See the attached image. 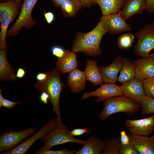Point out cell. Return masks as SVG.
<instances>
[{"label":"cell","mask_w":154,"mask_h":154,"mask_svg":"<svg viewBox=\"0 0 154 154\" xmlns=\"http://www.w3.org/2000/svg\"><path fill=\"white\" fill-rule=\"evenodd\" d=\"M21 103L20 102H15L10 101L3 98L1 104V107H5L7 109L11 110L15 106Z\"/></svg>","instance_id":"d6a6232c"},{"label":"cell","mask_w":154,"mask_h":154,"mask_svg":"<svg viewBox=\"0 0 154 154\" xmlns=\"http://www.w3.org/2000/svg\"><path fill=\"white\" fill-rule=\"evenodd\" d=\"M44 16L46 20L49 24H51L54 21V15L52 12H44Z\"/></svg>","instance_id":"8d00e7d4"},{"label":"cell","mask_w":154,"mask_h":154,"mask_svg":"<svg viewBox=\"0 0 154 154\" xmlns=\"http://www.w3.org/2000/svg\"><path fill=\"white\" fill-rule=\"evenodd\" d=\"M68 73L67 85L72 92L79 93L85 89L87 79L84 71L76 68Z\"/></svg>","instance_id":"2e32d148"},{"label":"cell","mask_w":154,"mask_h":154,"mask_svg":"<svg viewBox=\"0 0 154 154\" xmlns=\"http://www.w3.org/2000/svg\"><path fill=\"white\" fill-rule=\"evenodd\" d=\"M82 145V147L77 151L76 154H100L103 148V141L92 135L85 141Z\"/></svg>","instance_id":"ffe728a7"},{"label":"cell","mask_w":154,"mask_h":154,"mask_svg":"<svg viewBox=\"0 0 154 154\" xmlns=\"http://www.w3.org/2000/svg\"><path fill=\"white\" fill-rule=\"evenodd\" d=\"M148 57L152 58L154 60V52L151 54H150Z\"/></svg>","instance_id":"f6af8a7d"},{"label":"cell","mask_w":154,"mask_h":154,"mask_svg":"<svg viewBox=\"0 0 154 154\" xmlns=\"http://www.w3.org/2000/svg\"><path fill=\"white\" fill-rule=\"evenodd\" d=\"M76 54L69 50H66L64 56L58 58L56 62V68L61 74L69 73L77 68L78 65Z\"/></svg>","instance_id":"ac0fdd59"},{"label":"cell","mask_w":154,"mask_h":154,"mask_svg":"<svg viewBox=\"0 0 154 154\" xmlns=\"http://www.w3.org/2000/svg\"><path fill=\"white\" fill-rule=\"evenodd\" d=\"M37 1L23 0L18 18L13 26L8 30L7 37L16 36L23 27L29 29L35 25L36 21L32 16V13Z\"/></svg>","instance_id":"8992f818"},{"label":"cell","mask_w":154,"mask_h":154,"mask_svg":"<svg viewBox=\"0 0 154 154\" xmlns=\"http://www.w3.org/2000/svg\"><path fill=\"white\" fill-rule=\"evenodd\" d=\"M143 82L146 96L154 99V77L146 78Z\"/></svg>","instance_id":"f1b7e54d"},{"label":"cell","mask_w":154,"mask_h":154,"mask_svg":"<svg viewBox=\"0 0 154 154\" xmlns=\"http://www.w3.org/2000/svg\"><path fill=\"white\" fill-rule=\"evenodd\" d=\"M20 2L6 1L0 3V50L7 48L6 38L7 28L19 13Z\"/></svg>","instance_id":"5b68a950"},{"label":"cell","mask_w":154,"mask_h":154,"mask_svg":"<svg viewBox=\"0 0 154 154\" xmlns=\"http://www.w3.org/2000/svg\"><path fill=\"white\" fill-rule=\"evenodd\" d=\"M141 104V115L154 114V99L146 96Z\"/></svg>","instance_id":"83f0119b"},{"label":"cell","mask_w":154,"mask_h":154,"mask_svg":"<svg viewBox=\"0 0 154 154\" xmlns=\"http://www.w3.org/2000/svg\"><path fill=\"white\" fill-rule=\"evenodd\" d=\"M133 62L135 70V78L143 81L146 78L154 77V60L152 58H139Z\"/></svg>","instance_id":"9a60e30c"},{"label":"cell","mask_w":154,"mask_h":154,"mask_svg":"<svg viewBox=\"0 0 154 154\" xmlns=\"http://www.w3.org/2000/svg\"><path fill=\"white\" fill-rule=\"evenodd\" d=\"M6 1H13L21 2L22 0H5Z\"/></svg>","instance_id":"bcb514c9"},{"label":"cell","mask_w":154,"mask_h":154,"mask_svg":"<svg viewBox=\"0 0 154 154\" xmlns=\"http://www.w3.org/2000/svg\"><path fill=\"white\" fill-rule=\"evenodd\" d=\"M103 102L104 108L99 116L102 120L106 119L112 114L119 112L132 115L138 112L141 108V104L124 95L109 98Z\"/></svg>","instance_id":"3957f363"},{"label":"cell","mask_w":154,"mask_h":154,"mask_svg":"<svg viewBox=\"0 0 154 154\" xmlns=\"http://www.w3.org/2000/svg\"><path fill=\"white\" fill-rule=\"evenodd\" d=\"M119 138L120 143L123 145H126L130 143L129 135L124 131L120 132V137Z\"/></svg>","instance_id":"e575fe53"},{"label":"cell","mask_w":154,"mask_h":154,"mask_svg":"<svg viewBox=\"0 0 154 154\" xmlns=\"http://www.w3.org/2000/svg\"><path fill=\"white\" fill-rule=\"evenodd\" d=\"M145 10L150 13H154V0H146Z\"/></svg>","instance_id":"d590c367"},{"label":"cell","mask_w":154,"mask_h":154,"mask_svg":"<svg viewBox=\"0 0 154 154\" xmlns=\"http://www.w3.org/2000/svg\"><path fill=\"white\" fill-rule=\"evenodd\" d=\"M3 97L2 96V90L1 88L0 89V108H1V104Z\"/></svg>","instance_id":"7bdbcfd3"},{"label":"cell","mask_w":154,"mask_h":154,"mask_svg":"<svg viewBox=\"0 0 154 154\" xmlns=\"http://www.w3.org/2000/svg\"><path fill=\"white\" fill-rule=\"evenodd\" d=\"M49 72H41L38 73L36 76V79L38 82H42L45 80L47 78Z\"/></svg>","instance_id":"74e56055"},{"label":"cell","mask_w":154,"mask_h":154,"mask_svg":"<svg viewBox=\"0 0 154 154\" xmlns=\"http://www.w3.org/2000/svg\"><path fill=\"white\" fill-rule=\"evenodd\" d=\"M36 131L35 128L30 127L23 130L9 131L2 133L0 136V152L3 153L12 149Z\"/></svg>","instance_id":"ba28073f"},{"label":"cell","mask_w":154,"mask_h":154,"mask_svg":"<svg viewBox=\"0 0 154 154\" xmlns=\"http://www.w3.org/2000/svg\"><path fill=\"white\" fill-rule=\"evenodd\" d=\"M121 88L123 95L138 103L141 104L146 96L143 81L136 78L122 83Z\"/></svg>","instance_id":"7c38bea8"},{"label":"cell","mask_w":154,"mask_h":154,"mask_svg":"<svg viewBox=\"0 0 154 154\" xmlns=\"http://www.w3.org/2000/svg\"><path fill=\"white\" fill-rule=\"evenodd\" d=\"M135 37L133 34L128 33L119 36L117 39L118 48L122 49H128L132 46Z\"/></svg>","instance_id":"4316f807"},{"label":"cell","mask_w":154,"mask_h":154,"mask_svg":"<svg viewBox=\"0 0 154 154\" xmlns=\"http://www.w3.org/2000/svg\"><path fill=\"white\" fill-rule=\"evenodd\" d=\"M106 33L112 34H118L131 31L130 26L127 23L120 12L110 15H103L99 21Z\"/></svg>","instance_id":"30bf717a"},{"label":"cell","mask_w":154,"mask_h":154,"mask_svg":"<svg viewBox=\"0 0 154 154\" xmlns=\"http://www.w3.org/2000/svg\"><path fill=\"white\" fill-rule=\"evenodd\" d=\"M66 50L61 46L56 45L53 46L51 48L52 54L58 58L62 57L65 54Z\"/></svg>","instance_id":"1f68e13d"},{"label":"cell","mask_w":154,"mask_h":154,"mask_svg":"<svg viewBox=\"0 0 154 154\" xmlns=\"http://www.w3.org/2000/svg\"><path fill=\"white\" fill-rule=\"evenodd\" d=\"M125 0H96L100 7L103 15L119 12L123 7Z\"/></svg>","instance_id":"603a6c76"},{"label":"cell","mask_w":154,"mask_h":154,"mask_svg":"<svg viewBox=\"0 0 154 154\" xmlns=\"http://www.w3.org/2000/svg\"><path fill=\"white\" fill-rule=\"evenodd\" d=\"M135 36L138 42L134 46L135 54L143 58L148 57L150 51L154 49V22L139 30Z\"/></svg>","instance_id":"52a82bcc"},{"label":"cell","mask_w":154,"mask_h":154,"mask_svg":"<svg viewBox=\"0 0 154 154\" xmlns=\"http://www.w3.org/2000/svg\"><path fill=\"white\" fill-rule=\"evenodd\" d=\"M118 78V82L122 84L135 78V70L133 62L128 58H122V67Z\"/></svg>","instance_id":"cb8c5ba5"},{"label":"cell","mask_w":154,"mask_h":154,"mask_svg":"<svg viewBox=\"0 0 154 154\" xmlns=\"http://www.w3.org/2000/svg\"><path fill=\"white\" fill-rule=\"evenodd\" d=\"M26 74L25 70L22 68H19L16 72V77L19 78H22L24 77Z\"/></svg>","instance_id":"60d3db41"},{"label":"cell","mask_w":154,"mask_h":154,"mask_svg":"<svg viewBox=\"0 0 154 154\" xmlns=\"http://www.w3.org/2000/svg\"><path fill=\"white\" fill-rule=\"evenodd\" d=\"M39 98L42 103L46 104H47L49 101V96L45 92H43L40 93Z\"/></svg>","instance_id":"f35d334b"},{"label":"cell","mask_w":154,"mask_h":154,"mask_svg":"<svg viewBox=\"0 0 154 154\" xmlns=\"http://www.w3.org/2000/svg\"><path fill=\"white\" fill-rule=\"evenodd\" d=\"M79 0H66L60 7L65 17H75L78 11L82 7Z\"/></svg>","instance_id":"d4e9b609"},{"label":"cell","mask_w":154,"mask_h":154,"mask_svg":"<svg viewBox=\"0 0 154 154\" xmlns=\"http://www.w3.org/2000/svg\"><path fill=\"white\" fill-rule=\"evenodd\" d=\"M125 124L131 134L148 136L154 130V115L142 119H127Z\"/></svg>","instance_id":"8fae6325"},{"label":"cell","mask_w":154,"mask_h":154,"mask_svg":"<svg viewBox=\"0 0 154 154\" xmlns=\"http://www.w3.org/2000/svg\"><path fill=\"white\" fill-rule=\"evenodd\" d=\"M16 73L7 60L6 50H0V80L1 81L7 80L15 81Z\"/></svg>","instance_id":"44dd1931"},{"label":"cell","mask_w":154,"mask_h":154,"mask_svg":"<svg viewBox=\"0 0 154 154\" xmlns=\"http://www.w3.org/2000/svg\"><path fill=\"white\" fill-rule=\"evenodd\" d=\"M119 154H139L131 143L126 145H123L120 143Z\"/></svg>","instance_id":"4dcf8cb0"},{"label":"cell","mask_w":154,"mask_h":154,"mask_svg":"<svg viewBox=\"0 0 154 154\" xmlns=\"http://www.w3.org/2000/svg\"><path fill=\"white\" fill-rule=\"evenodd\" d=\"M61 73L56 68L49 72L47 78L44 81L37 82L35 87L40 94L45 92L49 96V101L52 103L53 110L56 115L58 124L63 123L59 104L60 94L64 85L61 80Z\"/></svg>","instance_id":"7a4b0ae2"},{"label":"cell","mask_w":154,"mask_h":154,"mask_svg":"<svg viewBox=\"0 0 154 154\" xmlns=\"http://www.w3.org/2000/svg\"><path fill=\"white\" fill-rule=\"evenodd\" d=\"M130 141L139 154H154V143L147 136L128 134Z\"/></svg>","instance_id":"e0dca14e"},{"label":"cell","mask_w":154,"mask_h":154,"mask_svg":"<svg viewBox=\"0 0 154 154\" xmlns=\"http://www.w3.org/2000/svg\"><path fill=\"white\" fill-rule=\"evenodd\" d=\"M146 7V0H125L120 13L125 21L135 14L141 13Z\"/></svg>","instance_id":"d6986e66"},{"label":"cell","mask_w":154,"mask_h":154,"mask_svg":"<svg viewBox=\"0 0 154 154\" xmlns=\"http://www.w3.org/2000/svg\"><path fill=\"white\" fill-rule=\"evenodd\" d=\"M54 5L58 7H60L66 0H52Z\"/></svg>","instance_id":"b9f144b4"},{"label":"cell","mask_w":154,"mask_h":154,"mask_svg":"<svg viewBox=\"0 0 154 154\" xmlns=\"http://www.w3.org/2000/svg\"><path fill=\"white\" fill-rule=\"evenodd\" d=\"M106 33L100 22L93 30L88 33L78 32L73 42L72 51L76 54L81 52L91 56L102 55L100 43L103 37Z\"/></svg>","instance_id":"6da1fadb"},{"label":"cell","mask_w":154,"mask_h":154,"mask_svg":"<svg viewBox=\"0 0 154 154\" xmlns=\"http://www.w3.org/2000/svg\"><path fill=\"white\" fill-rule=\"evenodd\" d=\"M90 132V129L87 128H77L70 131V133L73 136H80L85 133Z\"/></svg>","instance_id":"836d02e7"},{"label":"cell","mask_w":154,"mask_h":154,"mask_svg":"<svg viewBox=\"0 0 154 154\" xmlns=\"http://www.w3.org/2000/svg\"><path fill=\"white\" fill-rule=\"evenodd\" d=\"M123 95L121 86L114 83L101 84L97 90L90 92H84L82 99L85 100L91 97H96V101L99 103L109 98Z\"/></svg>","instance_id":"4fadbf2b"},{"label":"cell","mask_w":154,"mask_h":154,"mask_svg":"<svg viewBox=\"0 0 154 154\" xmlns=\"http://www.w3.org/2000/svg\"><path fill=\"white\" fill-rule=\"evenodd\" d=\"M120 144L119 138L106 139L103 141L102 154H119Z\"/></svg>","instance_id":"484cf974"},{"label":"cell","mask_w":154,"mask_h":154,"mask_svg":"<svg viewBox=\"0 0 154 154\" xmlns=\"http://www.w3.org/2000/svg\"><path fill=\"white\" fill-rule=\"evenodd\" d=\"M43 144L41 150L50 149L53 147L66 143L73 142L83 145L85 142L71 135L70 131L63 123L58 125L40 139Z\"/></svg>","instance_id":"277c9868"},{"label":"cell","mask_w":154,"mask_h":154,"mask_svg":"<svg viewBox=\"0 0 154 154\" xmlns=\"http://www.w3.org/2000/svg\"><path fill=\"white\" fill-rule=\"evenodd\" d=\"M58 124L56 118L50 119L38 132L12 149L2 153L3 154H25L38 140L54 128Z\"/></svg>","instance_id":"9c48e42d"},{"label":"cell","mask_w":154,"mask_h":154,"mask_svg":"<svg viewBox=\"0 0 154 154\" xmlns=\"http://www.w3.org/2000/svg\"><path fill=\"white\" fill-rule=\"evenodd\" d=\"M82 7H88L96 3V0H79Z\"/></svg>","instance_id":"ab89813d"},{"label":"cell","mask_w":154,"mask_h":154,"mask_svg":"<svg viewBox=\"0 0 154 154\" xmlns=\"http://www.w3.org/2000/svg\"><path fill=\"white\" fill-rule=\"evenodd\" d=\"M87 63L84 71L87 80L90 82L94 86L102 84L103 79L96 60L87 59Z\"/></svg>","instance_id":"7402d4cb"},{"label":"cell","mask_w":154,"mask_h":154,"mask_svg":"<svg viewBox=\"0 0 154 154\" xmlns=\"http://www.w3.org/2000/svg\"><path fill=\"white\" fill-rule=\"evenodd\" d=\"M149 138L151 141L154 143V135Z\"/></svg>","instance_id":"ee69618b"},{"label":"cell","mask_w":154,"mask_h":154,"mask_svg":"<svg viewBox=\"0 0 154 154\" xmlns=\"http://www.w3.org/2000/svg\"><path fill=\"white\" fill-rule=\"evenodd\" d=\"M77 151L69 150L66 149L53 151L50 149L41 150L39 149L35 152L36 154H76Z\"/></svg>","instance_id":"f546056e"},{"label":"cell","mask_w":154,"mask_h":154,"mask_svg":"<svg viewBox=\"0 0 154 154\" xmlns=\"http://www.w3.org/2000/svg\"><path fill=\"white\" fill-rule=\"evenodd\" d=\"M122 56L119 55L110 65L99 67L103 82L106 83H114L118 81L117 75L122 68Z\"/></svg>","instance_id":"5bb4252c"}]
</instances>
